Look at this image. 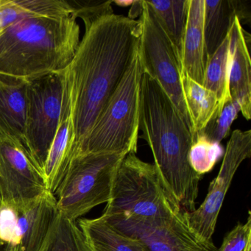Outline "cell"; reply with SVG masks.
I'll list each match as a JSON object with an SVG mask.
<instances>
[{
	"instance_id": "obj_26",
	"label": "cell",
	"mask_w": 251,
	"mask_h": 251,
	"mask_svg": "<svg viewBox=\"0 0 251 251\" xmlns=\"http://www.w3.org/2000/svg\"><path fill=\"white\" fill-rule=\"evenodd\" d=\"M19 242L17 209L3 204L0 208V251H17Z\"/></svg>"
},
{
	"instance_id": "obj_19",
	"label": "cell",
	"mask_w": 251,
	"mask_h": 251,
	"mask_svg": "<svg viewBox=\"0 0 251 251\" xmlns=\"http://www.w3.org/2000/svg\"><path fill=\"white\" fill-rule=\"evenodd\" d=\"M235 17L234 0H205L203 30L207 60L228 35Z\"/></svg>"
},
{
	"instance_id": "obj_1",
	"label": "cell",
	"mask_w": 251,
	"mask_h": 251,
	"mask_svg": "<svg viewBox=\"0 0 251 251\" xmlns=\"http://www.w3.org/2000/svg\"><path fill=\"white\" fill-rule=\"evenodd\" d=\"M140 35L139 20L114 14L85 29L71 62L62 72L74 134L71 160L137 53Z\"/></svg>"
},
{
	"instance_id": "obj_6",
	"label": "cell",
	"mask_w": 251,
	"mask_h": 251,
	"mask_svg": "<svg viewBox=\"0 0 251 251\" xmlns=\"http://www.w3.org/2000/svg\"><path fill=\"white\" fill-rule=\"evenodd\" d=\"M125 155L90 153L73 158L54 195L58 211L76 222L95 207L107 203Z\"/></svg>"
},
{
	"instance_id": "obj_28",
	"label": "cell",
	"mask_w": 251,
	"mask_h": 251,
	"mask_svg": "<svg viewBox=\"0 0 251 251\" xmlns=\"http://www.w3.org/2000/svg\"><path fill=\"white\" fill-rule=\"evenodd\" d=\"M130 6L131 8H130L128 17L134 20L136 17H139L142 14V1H133Z\"/></svg>"
},
{
	"instance_id": "obj_29",
	"label": "cell",
	"mask_w": 251,
	"mask_h": 251,
	"mask_svg": "<svg viewBox=\"0 0 251 251\" xmlns=\"http://www.w3.org/2000/svg\"><path fill=\"white\" fill-rule=\"evenodd\" d=\"M133 1H116L115 2L119 6H130L132 5Z\"/></svg>"
},
{
	"instance_id": "obj_11",
	"label": "cell",
	"mask_w": 251,
	"mask_h": 251,
	"mask_svg": "<svg viewBox=\"0 0 251 251\" xmlns=\"http://www.w3.org/2000/svg\"><path fill=\"white\" fill-rule=\"evenodd\" d=\"M48 192L42 172L20 142L0 138V192L4 205L21 208Z\"/></svg>"
},
{
	"instance_id": "obj_10",
	"label": "cell",
	"mask_w": 251,
	"mask_h": 251,
	"mask_svg": "<svg viewBox=\"0 0 251 251\" xmlns=\"http://www.w3.org/2000/svg\"><path fill=\"white\" fill-rule=\"evenodd\" d=\"M251 156V130H234L227 143L220 172L210 183L205 200L199 208L185 214L189 227L202 240L213 242L217 218L235 173Z\"/></svg>"
},
{
	"instance_id": "obj_30",
	"label": "cell",
	"mask_w": 251,
	"mask_h": 251,
	"mask_svg": "<svg viewBox=\"0 0 251 251\" xmlns=\"http://www.w3.org/2000/svg\"><path fill=\"white\" fill-rule=\"evenodd\" d=\"M2 205H3V202H2V195H1V192H0V208H2Z\"/></svg>"
},
{
	"instance_id": "obj_16",
	"label": "cell",
	"mask_w": 251,
	"mask_h": 251,
	"mask_svg": "<svg viewBox=\"0 0 251 251\" xmlns=\"http://www.w3.org/2000/svg\"><path fill=\"white\" fill-rule=\"evenodd\" d=\"M73 140L74 134L70 107L67 96L64 94L61 122L48 151L42 170V175L45 177L48 192L53 195L59 186L71 161Z\"/></svg>"
},
{
	"instance_id": "obj_4",
	"label": "cell",
	"mask_w": 251,
	"mask_h": 251,
	"mask_svg": "<svg viewBox=\"0 0 251 251\" xmlns=\"http://www.w3.org/2000/svg\"><path fill=\"white\" fill-rule=\"evenodd\" d=\"M143 73L138 50L117 90L80 144L74 158L90 153H136Z\"/></svg>"
},
{
	"instance_id": "obj_9",
	"label": "cell",
	"mask_w": 251,
	"mask_h": 251,
	"mask_svg": "<svg viewBox=\"0 0 251 251\" xmlns=\"http://www.w3.org/2000/svg\"><path fill=\"white\" fill-rule=\"evenodd\" d=\"M186 211L170 217L145 219L127 214H102L108 223L132 239L142 242L149 251H217L191 229Z\"/></svg>"
},
{
	"instance_id": "obj_13",
	"label": "cell",
	"mask_w": 251,
	"mask_h": 251,
	"mask_svg": "<svg viewBox=\"0 0 251 251\" xmlns=\"http://www.w3.org/2000/svg\"><path fill=\"white\" fill-rule=\"evenodd\" d=\"M204 8L205 0H188L187 16L180 47L183 73L202 86L207 63Z\"/></svg>"
},
{
	"instance_id": "obj_25",
	"label": "cell",
	"mask_w": 251,
	"mask_h": 251,
	"mask_svg": "<svg viewBox=\"0 0 251 251\" xmlns=\"http://www.w3.org/2000/svg\"><path fill=\"white\" fill-rule=\"evenodd\" d=\"M72 9V17L80 18L84 23L85 29L102 17L114 14L112 1L95 0H66Z\"/></svg>"
},
{
	"instance_id": "obj_21",
	"label": "cell",
	"mask_w": 251,
	"mask_h": 251,
	"mask_svg": "<svg viewBox=\"0 0 251 251\" xmlns=\"http://www.w3.org/2000/svg\"><path fill=\"white\" fill-rule=\"evenodd\" d=\"M40 251H91L77 223L58 211Z\"/></svg>"
},
{
	"instance_id": "obj_14",
	"label": "cell",
	"mask_w": 251,
	"mask_h": 251,
	"mask_svg": "<svg viewBox=\"0 0 251 251\" xmlns=\"http://www.w3.org/2000/svg\"><path fill=\"white\" fill-rule=\"evenodd\" d=\"M17 211L20 230L17 251H40L58 213L56 198L47 192Z\"/></svg>"
},
{
	"instance_id": "obj_5",
	"label": "cell",
	"mask_w": 251,
	"mask_h": 251,
	"mask_svg": "<svg viewBox=\"0 0 251 251\" xmlns=\"http://www.w3.org/2000/svg\"><path fill=\"white\" fill-rule=\"evenodd\" d=\"M183 210L155 164L142 161L134 152L125 155L116 173L103 214L161 219Z\"/></svg>"
},
{
	"instance_id": "obj_22",
	"label": "cell",
	"mask_w": 251,
	"mask_h": 251,
	"mask_svg": "<svg viewBox=\"0 0 251 251\" xmlns=\"http://www.w3.org/2000/svg\"><path fill=\"white\" fill-rule=\"evenodd\" d=\"M153 9L163 27L180 50L187 16L188 0L147 1Z\"/></svg>"
},
{
	"instance_id": "obj_23",
	"label": "cell",
	"mask_w": 251,
	"mask_h": 251,
	"mask_svg": "<svg viewBox=\"0 0 251 251\" xmlns=\"http://www.w3.org/2000/svg\"><path fill=\"white\" fill-rule=\"evenodd\" d=\"M224 153L220 143L211 142L201 136H195L189 152V162L199 176L214 168Z\"/></svg>"
},
{
	"instance_id": "obj_18",
	"label": "cell",
	"mask_w": 251,
	"mask_h": 251,
	"mask_svg": "<svg viewBox=\"0 0 251 251\" xmlns=\"http://www.w3.org/2000/svg\"><path fill=\"white\" fill-rule=\"evenodd\" d=\"M180 85L194 137L210 122L215 120L223 109L214 92L198 84L183 73Z\"/></svg>"
},
{
	"instance_id": "obj_2",
	"label": "cell",
	"mask_w": 251,
	"mask_h": 251,
	"mask_svg": "<svg viewBox=\"0 0 251 251\" xmlns=\"http://www.w3.org/2000/svg\"><path fill=\"white\" fill-rule=\"evenodd\" d=\"M139 130L152 151L154 164L182 209H196L201 176L189 162L192 131L170 97L144 73L141 86Z\"/></svg>"
},
{
	"instance_id": "obj_15",
	"label": "cell",
	"mask_w": 251,
	"mask_h": 251,
	"mask_svg": "<svg viewBox=\"0 0 251 251\" xmlns=\"http://www.w3.org/2000/svg\"><path fill=\"white\" fill-rule=\"evenodd\" d=\"M27 108V82L0 75V138L25 147Z\"/></svg>"
},
{
	"instance_id": "obj_7",
	"label": "cell",
	"mask_w": 251,
	"mask_h": 251,
	"mask_svg": "<svg viewBox=\"0 0 251 251\" xmlns=\"http://www.w3.org/2000/svg\"><path fill=\"white\" fill-rule=\"evenodd\" d=\"M139 53L144 73L155 79L170 97L192 131L190 119L182 93L180 50L169 36L153 9L142 1Z\"/></svg>"
},
{
	"instance_id": "obj_3",
	"label": "cell",
	"mask_w": 251,
	"mask_h": 251,
	"mask_svg": "<svg viewBox=\"0 0 251 251\" xmlns=\"http://www.w3.org/2000/svg\"><path fill=\"white\" fill-rule=\"evenodd\" d=\"M70 16L22 17L0 32V75L29 82L64 71L80 44Z\"/></svg>"
},
{
	"instance_id": "obj_8",
	"label": "cell",
	"mask_w": 251,
	"mask_h": 251,
	"mask_svg": "<svg viewBox=\"0 0 251 251\" xmlns=\"http://www.w3.org/2000/svg\"><path fill=\"white\" fill-rule=\"evenodd\" d=\"M27 100L25 148L42 173L62 116L64 100L62 72L27 82Z\"/></svg>"
},
{
	"instance_id": "obj_17",
	"label": "cell",
	"mask_w": 251,
	"mask_h": 251,
	"mask_svg": "<svg viewBox=\"0 0 251 251\" xmlns=\"http://www.w3.org/2000/svg\"><path fill=\"white\" fill-rule=\"evenodd\" d=\"M77 224L91 251H149L142 242L122 233L102 216L80 219Z\"/></svg>"
},
{
	"instance_id": "obj_24",
	"label": "cell",
	"mask_w": 251,
	"mask_h": 251,
	"mask_svg": "<svg viewBox=\"0 0 251 251\" xmlns=\"http://www.w3.org/2000/svg\"><path fill=\"white\" fill-rule=\"evenodd\" d=\"M239 111H240L239 105L236 102L230 101L223 107L220 115L210 122L195 136H202L209 142L220 143L228 135L230 126L237 117Z\"/></svg>"
},
{
	"instance_id": "obj_27",
	"label": "cell",
	"mask_w": 251,
	"mask_h": 251,
	"mask_svg": "<svg viewBox=\"0 0 251 251\" xmlns=\"http://www.w3.org/2000/svg\"><path fill=\"white\" fill-rule=\"evenodd\" d=\"M217 251H251V215L245 224L237 225L227 233Z\"/></svg>"
},
{
	"instance_id": "obj_20",
	"label": "cell",
	"mask_w": 251,
	"mask_h": 251,
	"mask_svg": "<svg viewBox=\"0 0 251 251\" xmlns=\"http://www.w3.org/2000/svg\"><path fill=\"white\" fill-rule=\"evenodd\" d=\"M231 58V40L229 33L218 49L207 60L202 83L203 87L215 94L222 109L226 104L231 101L229 93Z\"/></svg>"
},
{
	"instance_id": "obj_12",
	"label": "cell",
	"mask_w": 251,
	"mask_h": 251,
	"mask_svg": "<svg viewBox=\"0 0 251 251\" xmlns=\"http://www.w3.org/2000/svg\"><path fill=\"white\" fill-rule=\"evenodd\" d=\"M232 58L229 75V93L247 120L251 118V35L235 17L230 32Z\"/></svg>"
}]
</instances>
